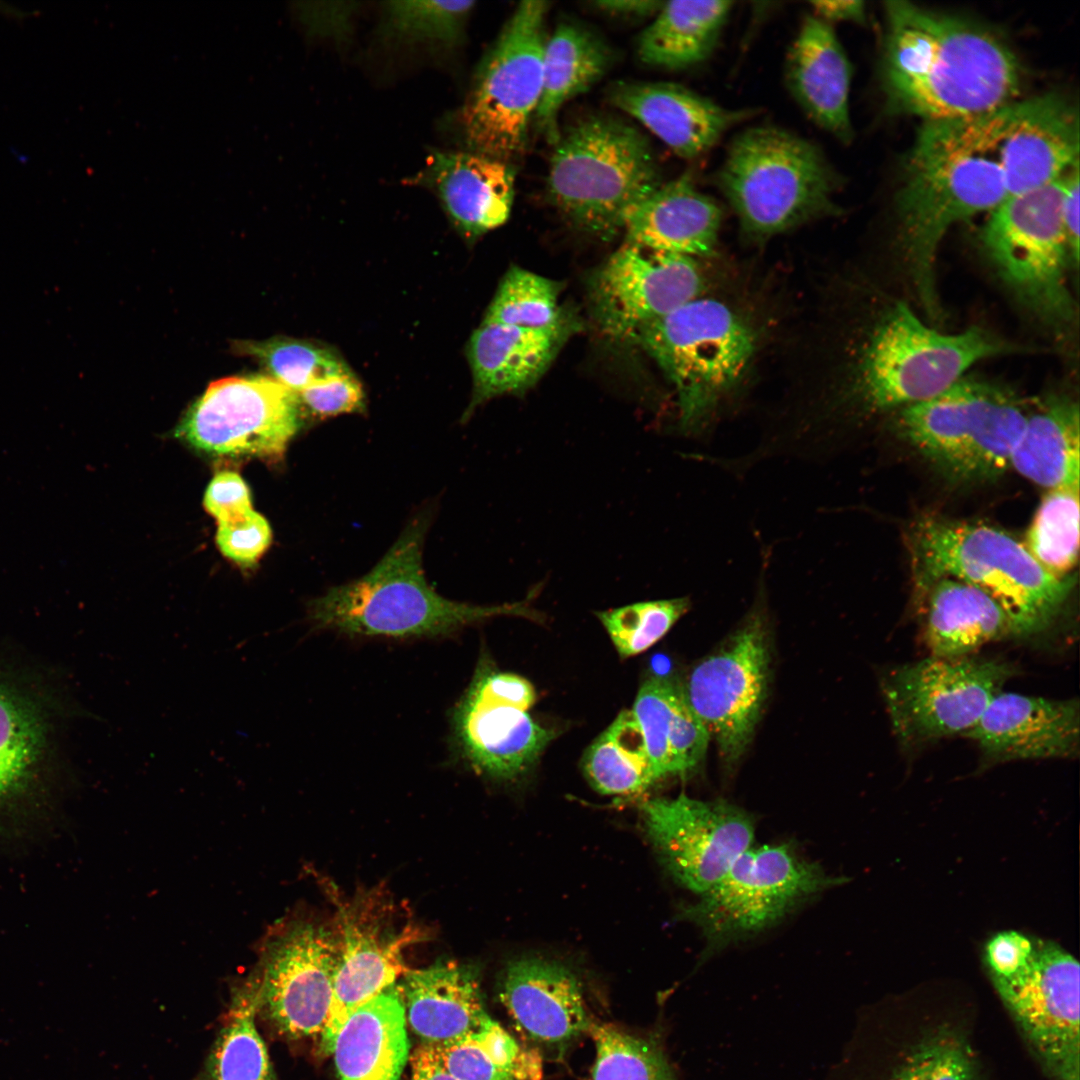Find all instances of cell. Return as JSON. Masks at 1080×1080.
<instances>
[{"label":"cell","instance_id":"7","mask_svg":"<svg viewBox=\"0 0 1080 1080\" xmlns=\"http://www.w3.org/2000/svg\"><path fill=\"white\" fill-rule=\"evenodd\" d=\"M653 149L632 124L591 115L554 144L546 190L574 226L601 239L623 231L629 213L660 185Z\"/></svg>","mask_w":1080,"mask_h":1080},{"label":"cell","instance_id":"36","mask_svg":"<svg viewBox=\"0 0 1080 1080\" xmlns=\"http://www.w3.org/2000/svg\"><path fill=\"white\" fill-rule=\"evenodd\" d=\"M611 52L598 35L573 22L557 25L546 40L543 82L535 119L548 142H557L561 108L586 92L607 72Z\"/></svg>","mask_w":1080,"mask_h":1080},{"label":"cell","instance_id":"29","mask_svg":"<svg viewBox=\"0 0 1080 1080\" xmlns=\"http://www.w3.org/2000/svg\"><path fill=\"white\" fill-rule=\"evenodd\" d=\"M431 186L456 229L468 240L509 218L515 173L508 162L474 152H432L418 176Z\"/></svg>","mask_w":1080,"mask_h":1080},{"label":"cell","instance_id":"10","mask_svg":"<svg viewBox=\"0 0 1080 1080\" xmlns=\"http://www.w3.org/2000/svg\"><path fill=\"white\" fill-rule=\"evenodd\" d=\"M983 962L1049 1080H1080L1078 961L1055 942L1010 930L988 940Z\"/></svg>","mask_w":1080,"mask_h":1080},{"label":"cell","instance_id":"49","mask_svg":"<svg viewBox=\"0 0 1080 1080\" xmlns=\"http://www.w3.org/2000/svg\"><path fill=\"white\" fill-rule=\"evenodd\" d=\"M297 395L302 411L320 419L365 408L364 390L353 373L317 382Z\"/></svg>","mask_w":1080,"mask_h":1080},{"label":"cell","instance_id":"46","mask_svg":"<svg viewBox=\"0 0 1080 1080\" xmlns=\"http://www.w3.org/2000/svg\"><path fill=\"white\" fill-rule=\"evenodd\" d=\"M686 597L644 601L596 613L621 657L635 656L658 642L688 611Z\"/></svg>","mask_w":1080,"mask_h":1080},{"label":"cell","instance_id":"55","mask_svg":"<svg viewBox=\"0 0 1080 1080\" xmlns=\"http://www.w3.org/2000/svg\"><path fill=\"white\" fill-rule=\"evenodd\" d=\"M811 5L815 16L828 23V21H854L863 22L865 8L862 1L839 0V1H814Z\"/></svg>","mask_w":1080,"mask_h":1080},{"label":"cell","instance_id":"21","mask_svg":"<svg viewBox=\"0 0 1080 1080\" xmlns=\"http://www.w3.org/2000/svg\"><path fill=\"white\" fill-rule=\"evenodd\" d=\"M695 259L625 241L591 276L588 297L600 331L633 339L641 328L699 297Z\"/></svg>","mask_w":1080,"mask_h":1080},{"label":"cell","instance_id":"31","mask_svg":"<svg viewBox=\"0 0 1080 1080\" xmlns=\"http://www.w3.org/2000/svg\"><path fill=\"white\" fill-rule=\"evenodd\" d=\"M722 212L689 174L662 183L626 218V241L695 259L713 253Z\"/></svg>","mask_w":1080,"mask_h":1080},{"label":"cell","instance_id":"38","mask_svg":"<svg viewBox=\"0 0 1080 1080\" xmlns=\"http://www.w3.org/2000/svg\"><path fill=\"white\" fill-rule=\"evenodd\" d=\"M257 1023L253 993L244 977L232 986L215 1038L194 1080H278Z\"/></svg>","mask_w":1080,"mask_h":1080},{"label":"cell","instance_id":"4","mask_svg":"<svg viewBox=\"0 0 1080 1080\" xmlns=\"http://www.w3.org/2000/svg\"><path fill=\"white\" fill-rule=\"evenodd\" d=\"M427 520L415 519L366 575L330 588L311 601L317 628L358 636L433 637L499 615L539 620L530 596L513 603L479 606L439 595L426 580L422 549Z\"/></svg>","mask_w":1080,"mask_h":1080},{"label":"cell","instance_id":"50","mask_svg":"<svg viewBox=\"0 0 1080 1080\" xmlns=\"http://www.w3.org/2000/svg\"><path fill=\"white\" fill-rule=\"evenodd\" d=\"M203 504L217 523L237 520L253 510L247 484L239 474L231 471L213 477L205 491Z\"/></svg>","mask_w":1080,"mask_h":1080},{"label":"cell","instance_id":"37","mask_svg":"<svg viewBox=\"0 0 1080 1080\" xmlns=\"http://www.w3.org/2000/svg\"><path fill=\"white\" fill-rule=\"evenodd\" d=\"M732 6L719 0L664 2L638 39V57L667 70L702 63L716 47Z\"/></svg>","mask_w":1080,"mask_h":1080},{"label":"cell","instance_id":"48","mask_svg":"<svg viewBox=\"0 0 1080 1080\" xmlns=\"http://www.w3.org/2000/svg\"><path fill=\"white\" fill-rule=\"evenodd\" d=\"M217 527L216 543L219 550L241 566L254 565L271 544V527L254 510L237 520L217 523Z\"/></svg>","mask_w":1080,"mask_h":1080},{"label":"cell","instance_id":"6","mask_svg":"<svg viewBox=\"0 0 1080 1080\" xmlns=\"http://www.w3.org/2000/svg\"><path fill=\"white\" fill-rule=\"evenodd\" d=\"M1014 350L980 327L940 332L896 301L862 341L846 398L862 412L898 411L944 391L979 361Z\"/></svg>","mask_w":1080,"mask_h":1080},{"label":"cell","instance_id":"18","mask_svg":"<svg viewBox=\"0 0 1080 1080\" xmlns=\"http://www.w3.org/2000/svg\"><path fill=\"white\" fill-rule=\"evenodd\" d=\"M302 414L297 393L272 377H229L208 386L176 435L210 454L278 461L298 432Z\"/></svg>","mask_w":1080,"mask_h":1080},{"label":"cell","instance_id":"53","mask_svg":"<svg viewBox=\"0 0 1080 1080\" xmlns=\"http://www.w3.org/2000/svg\"><path fill=\"white\" fill-rule=\"evenodd\" d=\"M347 4L343 3L341 7H337L338 3H336V7L328 9L323 7L319 9L312 3H310L312 7L303 4L304 7L299 8V14L305 25L313 32L327 35L343 34L347 30L349 18L354 9L353 3L349 7H346Z\"/></svg>","mask_w":1080,"mask_h":1080},{"label":"cell","instance_id":"22","mask_svg":"<svg viewBox=\"0 0 1080 1080\" xmlns=\"http://www.w3.org/2000/svg\"><path fill=\"white\" fill-rule=\"evenodd\" d=\"M644 825L670 874L702 894L751 848L754 824L742 809L724 801L706 802L684 794L643 803Z\"/></svg>","mask_w":1080,"mask_h":1080},{"label":"cell","instance_id":"51","mask_svg":"<svg viewBox=\"0 0 1080 1080\" xmlns=\"http://www.w3.org/2000/svg\"><path fill=\"white\" fill-rule=\"evenodd\" d=\"M470 685L489 697L526 711L536 699L529 681L515 674L493 670L488 665L479 667Z\"/></svg>","mask_w":1080,"mask_h":1080},{"label":"cell","instance_id":"24","mask_svg":"<svg viewBox=\"0 0 1080 1080\" xmlns=\"http://www.w3.org/2000/svg\"><path fill=\"white\" fill-rule=\"evenodd\" d=\"M580 329V320L568 309L543 327L481 323L467 344L473 393L463 419L495 397L525 394Z\"/></svg>","mask_w":1080,"mask_h":1080},{"label":"cell","instance_id":"3","mask_svg":"<svg viewBox=\"0 0 1080 1080\" xmlns=\"http://www.w3.org/2000/svg\"><path fill=\"white\" fill-rule=\"evenodd\" d=\"M977 1018L971 999L944 987L881 1000L856 1016L825 1080H989Z\"/></svg>","mask_w":1080,"mask_h":1080},{"label":"cell","instance_id":"14","mask_svg":"<svg viewBox=\"0 0 1080 1080\" xmlns=\"http://www.w3.org/2000/svg\"><path fill=\"white\" fill-rule=\"evenodd\" d=\"M337 963L334 929L304 914L271 926L245 977L257 1021L284 1040L321 1037L330 1010Z\"/></svg>","mask_w":1080,"mask_h":1080},{"label":"cell","instance_id":"20","mask_svg":"<svg viewBox=\"0 0 1080 1080\" xmlns=\"http://www.w3.org/2000/svg\"><path fill=\"white\" fill-rule=\"evenodd\" d=\"M769 659L765 620L755 612L723 648L693 668L681 689L727 764L737 762L751 741L766 698Z\"/></svg>","mask_w":1080,"mask_h":1080},{"label":"cell","instance_id":"44","mask_svg":"<svg viewBox=\"0 0 1080 1080\" xmlns=\"http://www.w3.org/2000/svg\"><path fill=\"white\" fill-rule=\"evenodd\" d=\"M687 709L682 690L664 678L649 679L638 691L631 712L657 781L674 775L672 749Z\"/></svg>","mask_w":1080,"mask_h":1080},{"label":"cell","instance_id":"23","mask_svg":"<svg viewBox=\"0 0 1080 1080\" xmlns=\"http://www.w3.org/2000/svg\"><path fill=\"white\" fill-rule=\"evenodd\" d=\"M999 115L1007 196L1049 184L1079 163L1077 114L1062 96L1013 101Z\"/></svg>","mask_w":1080,"mask_h":1080},{"label":"cell","instance_id":"26","mask_svg":"<svg viewBox=\"0 0 1080 1080\" xmlns=\"http://www.w3.org/2000/svg\"><path fill=\"white\" fill-rule=\"evenodd\" d=\"M609 98L684 159L706 153L750 115L666 82H620L610 89Z\"/></svg>","mask_w":1080,"mask_h":1080},{"label":"cell","instance_id":"17","mask_svg":"<svg viewBox=\"0 0 1080 1080\" xmlns=\"http://www.w3.org/2000/svg\"><path fill=\"white\" fill-rule=\"evenodd\" d=\"M0 669V847L47 832L57 816L49 700Z\"/></svg>","mask_w":1080,"mask_h":1080},{"label":"cell","instance_id":"45","mask_svg":"<svg viewBox=\"0 0 1080 1080\" xmlns=\"http://www.w3.org/2000/svg\"><path fill=\"white\" fill-rule=\"evenodd\" d=\"M560 290V283L513 266L501 280L482 323L520 327L550 325L564 311L558 300Z\"/></svg>","mask_w":1080,"mask_h":1080},{"label":"cell","instance_id":"9","mask_svg":"<svg viewBox=\"0 0 1080 1080\" xmlns=\"http://www.w3.org/2000/svg\"><path fill=\"white\" fill-rule=\"evenodd\" d=\"M634 341L673 385L680 431L698 435L744 380L756 352L753 327L725 303L701 296L639 330Z\"/></svg>","mask_w":1080,"mask_h":1080},{"label":"cell","instance_id":"47","mask_svg":"<svg viewBox=\"0 0 1080 1080\" xmlns=\"http://www.w3.org/2000/svg\"><path fill=\"white\" fill-rule=\"evenodd\" d=\"M474 5V1H390L387 23L400 37L454 43Z\"/></svg>","mask_w":1080,"mask_h":1080},{"label":"cell","instance_id":"32","mask_svg":"<svg viewBox=\"0 0 1080 1080\" xmlns=\"http://www.w3.org/2000/svg\"><path fill=\"white\" fill-rule=\"evenodd\" d=\"M397 985L406 1022L424 1044L458 1039L488 1016L475 973L454 961L408 969Z\"/></svg>","mask_w":1080,"mask_h":1080},{"label":"cell","instance_id":"40","mask_svg":"<svg viewBox=\"0 0 1080 1080\" xmlns=\"http://www.w3.org/2000/svg\"><path fill=\"white\" fill-rule=\"evenodd\" d=\"M582 768L592 787L605 795L641 793L657 781L631 711L621 712L588 747Z\"/></svg>","mask_w":1080,"mask_h":1080},{"label":"cell","instance_id":"5","mask_svg":"<svg viewBox=\"0 0 1080 1080\" xmlns=\"http://www.w3.org/2000/svg\"><path fill=\"white\" fill-rule=\"evenodd\" d=\"M920 594L935 580L953 578L991 597L1006 614L1013 636H1029L1055 619L1073 586L1047 572L1023 542L983 523L925 516L911 535Z\"/></svg>","mask_w":1080,"mask_h":1080},{"label":"cell","instance_id":"8","mask_svg":"<svg viewBox=\"0 0 1080 1080\" xmlns=\"http://www.w3.org/2000/svg\"><path fill=\"white\" fill-rule=\"evenodd\" d=\"M715 182L741 232L765 241L832 215L840 178L813 143L776 127L747 129L731 143Z\"/></svg>","mask_w":1080,"mask_h":1080},{"label":"cell","instance_id":"39","mask_svg":"<svg viewBox=\"0 0 1080 1080\" xmlns=\"http://www.w3.org/2000/svg\"><path fill=\"white\" fill-rule=\"evenodd\" d=\"M433 1047L444 1067L458 1080H542L543 1077L538 1051L522 1046L489 1015L468 1034Z\"/></svg>","mask_w":1080,"mask_h":1080},{"label":"cell","instance_id":"13","mask_svg":"<svg viewBox=\"0 0 1080 1080\" xmlns=\"http://www.w3.org/2000/svg\"><path fill=\"white\" fill-rule=\"evenodd\" d=\"M548 9L520 2L483 58L461 113L474 153L507 162L524 151L542 92Z\"/></svg>","mask_w":1080,"mask_h":1080},{"label":"cell","instance_id":"56","mask_svg":"<svg viewBox=\"0 0 1080 1080\" xmlns=\"http://www.w3.org/2000/svg\"><path fill=\"white\" fill-rule=\"evenodd\" d=\"M663 3L656 0H598L593 2V5L599 11L610 15L644 18L656 15Z\"/></svg>","mask_w":1080,"mask_h":1080},{"label":"cell","instance_id":"25","mask_svg":"<svg viewBox=\"0 0 1080 1080\" xmlns=\"http://www.w3.org/2000/svg\"><path fill=\"white\" fill-rule=\"evenodd\" d=\"M1077 699L1054 700L997 693L978 722L962 736L991 762L1065 759L1079 754Z\"/></svg>","mask_w":1080,"mask_h":1080},{"label":"cell","instance_id":"27","mask_svg":"<svg viewBox=\"0 0 1080 1080\" xmlns=\"http://www.w3.org/2000/svg\"><path fill=\"white\" fill-rule=\"evenodd\" d=\"M453 731L463 757L478 772L512 779L539 758L554 732L526 710L469 686L453 714Z\"/></svg>","mask_w":1080,"mask_h":1080},{"label":"cell","instance_id":"30","mask_svg":"<svg viewBox=\"0 0 1080 1080\" xmlns=\"http://www.w3.org/2000/svg\"><path fill=\"white\" fill-rule=\"evenodd\" d=\"M785 79L810 120L843 142L852 138L851 66L828 23L816 16L803 20L787 56Z\"/></svg>","mask_w":1080,"mask_h":1080},{"label":"cell","instance_id":"2","mask_svg":"<svg viewBox=\"0 0 1080 1080\" xmlns=\"http://www.w3.org/2000/svg\"><path fill=\"white\" fill-rule=\"evenodd\" d=\"M999 110L925 121L908 158L896 201L898 242L917 299L931 318L941 313L936 263L943 238L954 224L991 212L1007 197Z\"/></svg>","mask_w":1080,"mask_h":1080},{"label":"cell","instance_id":"35","mask_svg":"<svg viewBox=\"0 0 1080 1080\" xmlns=\"http://www.w3.org/2000/svg\"><path fill=\"white\" fill-rule=\"evenodd\" d=\"M1010 468L1047 490L1079 487L1080 416L1077 402L1056 397L1028 412L1011 456Z\"/></svg>","mask_w":1080,"mask_h":1080},{"label":"cell","instance_id":"15","mask_svg":"<svg viewBox=\"0 0 1080 1080\" xmlns=\"http://www.w3.org/2000/svg\"><path fill=\"white\" fill-rule=\"evenodd\" d=\"M843 881L786 844L752 847L683 913L702 930L710 948H720L770 927L809 897Z\"/></svg>","mask_w":1080,"mask_h":1080},{"label":"cell","instance_id":"42","mask_svg":"<svg viewBox=\"0 0 1080 1080\" xmlns=\"http://www.w3.org/2000/svg\"><path fill=\"white\" fill-rule=\"evenodd\" d=\"M234 349L260 361L273 379L295 393L317 382L352 373L336 352L305 340L241 341Z\"/></svg>","mask_w":1080,"mask_h":1080},{"label":"cell","instance_id":"41","mask_svg":"<svg viewBox=\"0 0 1080 1080\" xmlns=\"http://www.w3.org/2000/svg\"><path fill=\"white\" fill-rule=\"evenodd\" d=\"M1023 544L1047 572L1071 577L1079 551V487L1047 490Z\"/></svg>","mask_w":1080,"mask_h":1080},{"label":"cell","instance_id":"19","mask_svg":"<svg viewBox=\"0 0 1080 1080\" xmlns=\"http://www.w3.org/2000/svg\"><path fill=\"white\" fill-rule=\"evenodd\" d=\"M396 920L393 903L377 890L339 903L332 1001L320 1037L321 1049L328 1055L350 1014L396 984L408 970L403 952L425 933L408 921L399 926Z\"/></svg>","mask_w":1080,"mask_h":1080},{"label":"cell","instance_id":"11","mask_svg":"<svg viewBox=\"0 0 1080 1080\" xmlns=\"http://www.w3.org/2000/svg\"><path fill=\"white\" fill-rule=\"evenodd\" d=\"M897 412L900 436L945 475L965 482L991 480L1010 468L1028 415L1015 393L967 374Z\"/></svg>","mask_w":1080,"mask_h":1080},{"label":"cell","instance_id":"34","mask_svg":"<svg viewBox=\"0 0 1080 1080\" xmlns=\"http://www.w3.org/2000/svg\"><path fill=\"white\" fill-rule=\"evenodd\" d=\"M920 595L926 600L924 638L932 656H967L989 642L1013 635L1001 607L968 583L940 578Z\"/></svg>","mask_w":1080,"mask_h":1080},{"label":"cell","instance_id":"33","mask_svg":"<svg viewBox=\"0 0 1080 1080\" xmlns=\"http://www.w3.org/2000/svg\"><path fill=\"white\" fill-rule=\"evenodd\" d=\"M331 1054L339 1080H399L409 1059L397 983L359 1006L339 1029Z\"/></svg>","mask_w":1080,"mask_h":1080},{"label":"cell","instance_id":"1","mask_svg":"<svg viewBox=\"0 0 1080 1080\" xmlns=\"http://www.w3.org/2000/svg\"><path fill=\"white\" fill-rule=\"evenodd\" d=\"M885 10L884 82L895 108L925 121L961 120L1014 101L1019 65L995 34L907 1Z\"/></svg>","mask_w":1080,"mask_h":1080},{"label":"cell","instance_id":"52","mask_svg":"<svg viewBox=\"0 0 1080 1080\" xmlns=\"http://www.w3.org/2000/svg\"><path fill=\"white\" fill-rule=\"evenodd\" d=\"M1061 210L1072 261L1077 265L1079 261V163L1065 175Z\"/></svg>","mask_w":1080,"mask_h":1080},{"label":"cell","instance_id":"43","mask_svg":"<svg viewBox=\"0 0 1080 1080\" xmlns=\"http://www.w3.org/2000/svg\"><path fill=\"white\" fill-rule=\"evenodd\" d=\"M595 1045L592 1080H679L660 1043L614 1025L592 1022Z\"/></svg>","mask_w":1080,"mask_h":1080},{"label":"cell","instance_id":"12","mask_svg":"<svg viewBox=\"0 0 1080 1080\" xmlns=\"http://www.w3.org/2000/svg\"><path fill=\"white\" fill-rule=\"evenodd\" d=\"M1065 175L1007 196L989 212L980 234L984 253L1008 291L1055 328L1070 325L1075 316L1067 281L1072 256L1061 210Z\"/></svg>","mask_w":1080,"mask_h":1080},{"label":"cell","instance_id":"16","mask_svg":"<svg viewBox=\"0 0 1080 1080\" xmlns=\"http://www.w3.org/2000/svg\"><path fill=\"white\" fill-rule=\"evenodd\" d=\"M1015 673L1008 663L969 655H930L892 668L881 687L896 739L913 749L962 736Z\"/></svg>","mask_w":1080,"mask_h":1080},{"label":"cell","instance_id":"54","mask_svg":"<svg viewBox=\"0 0 1080 1080\" xmlns=\"http://www.w3.org/2000/svg\"><path fill=\"white\" fill-rule=\"evenodd\" d=\"M411 1080H458L441 1063L435 1049L423 1044L411 1057Z\"/></svg>","mask_w":1080,"mask_h":1080},{"label":"cell","instance_id":"28","mask_svg":"<svg viewBox=\"0 0 1080 1080\" xmlns=\"http://www.w3.org/2000/svg\"><path fill=\"white\" fill-rule=\"evenodd\" d=\"M500 999L517 1028L539 1044H566L589 1032L592 1024L580 982L558 963L537 958L510 962Z\"/></svg>","mask_w":1080,"mask_h":1080}]
</instances>
